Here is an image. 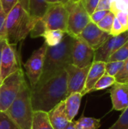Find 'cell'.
<instances>
[{
  "label": "cell",
  "instance_id": "6da1fadb",
  "mask_svg": "<svg viewBox=\"0 0 128 129\" xmlns=\"http://www.w3.org/2000/svg\"><path fill=\"white\" fill-rule=\"evenodd\" d=\"M30 89L33 111L48 113L68 96L66 70Z\"/></svg>",
  "mask_w": 128,
  "mask_h": 129
},
{
  "label": "cell",
  "instance_id": "7a4b0ae2",
  "mask_svg": "<svg viewBox=\"0 0 128 129\" xmlns=\"http://www.w3.org/2000/svg\"><path fill=\"white\" fill-rule=\"evenodd\" d=\"M38 19L32 16L17 2L7 14L0 39L9 45H16L26 38Z\"/></svg>",
  "mask_w": 128,
  "mask_h": 129
},
{
  "label": "cell",
  "instance_id": "3957f363",
  "mask_svg": "<svg viewBox=\"0 0 128 129\" xmlns=\"http://www.w3.org/2000/svg\"><path fill=\"white\" fill-rule=\"evenodd\" d=\"M75 37L66 33L63 41L57 45L47 48L44 67L38 84H41L60 72L65 70L69 64H72V49Z\"/></svg>",
  "mask_w": 128,
  "mask_h": 129
},
{
  "label": "cell",
  "instance_id": "277c9868",
  "mask_svg": "<svg viewBox=\"0 0 128 129\" xmlns=\"http://www.w3.org/2000/svg\"><path fill=\"white\" fill-rule=\"evenodd\" d=\"M30 86L25 81L5 113L21 129H31L34 111L31 102Z\"/></svg>",
  "mask_w": 128,
  "mask_h": 129
},
{
  "label": "cell",
  "instance_id": "5b68a950",
  "mask_svg": "<svg viewBox=\"0 0 128 129\" xmlns=\"http://www.w3.org/2000/svg\"><path fill=\"white\" fill-rule=\"evenodd\" d=\"M24 73L20 68L6 77L0 85V111L5 112L17 98L23 83Z\"/></svg>",
  "mask_w": 128,
  "mask_h": 129
},
{
  "label": "cell",
  "instance_id": "8992f818",
  "mask_svg": "<svg viewBox=\"0 0 128 129\" xmlns=\"http://www.w3.org/2000/svg\"><path fill=\"white\" fill-rule=\"evenodd\" d=\"M65 6L69 13L66 33L72 37H78L91 22L90 15L86 11L81 1L70 0Z\"/></svg>",
  "mask_w": 128,
  "mask_h": 129
},
{
  "label": "cell",
  "instance_id": "52a82bcc",
  "mask_svg": "<svg viewBox=\"0 0 128 129\" xmlns=\"http://www.w3.org/2000/svg\"><path fill=\"white\" fill-rule=\"evenodd\" d=\"M68 16L69 13L65 5L62 2H56L49 4L45 14L41 19L46 30L58 29L66 33Z\"/></svg>",
  "mask_w": 128,
  "mask_h": 129
},
{
  "label": "cell",
  "instance_id": "ba28073f",
  "mask_svg": "<svg viewBox=\"0 0 128 129\" xmlns=\"http://www.w3.org/2000/svg\"><path fill=\"white\" fill-rule=\"evenodd\" d=\"M47 48L48 45L44 43L39 48L32 52L24 64L26 74L30 82V88H34L41 78Z\"/></svg>",
  "mask_w": 128,
  "mask_h": 129
},
{
  "label": "cell",
  "instance_id": "9c48e42d",
  "mask_svg": "<svg viewBox=\"0 0 128 129\" xmlns=\"http://www.w3.org/2000/svg\"><path fill=\"white\" fill-rule=\"evenodd\" d=\"M21 67L18 54L16 50V45H9L5 42L2 54L0 82H2L6 77L15 73Z\"/></svg>",
  "mask_w": 128,
  "mask_h": 129
},
{
  "label": "cell",
  "instance_id": "30bf717a",
  "mask_svg": "<svg viewBox=\"0 0 128 129\" xmlns=\"http://www.w3.org/2000/svg\"><path fill=\"white\" fill-rule=\"evenodd\" d=\"M128 41V30L124 31L118 36H111L108 39L94 51V61H101L107 63L110 57L124 44Z\"/></svg>",
  "mask_w": 128,
  "mask_h": 129
},
{
  "label": "cell",
  "instance_id": "8fae6325",
  "mask_svg": "<svg viewBox=\"0 0 128 129\" xmlns=\"http://www.w3.org/2000/svg\"><path fill=\"white\" fill-rule=\"evenodd\" d=\"M94 51L81 39L75 37L72 49V65L78 68L91 67L94 62Z\"/></svg>",
  "mask_w": 128,
  "mask_h": 129
},
{
  "label": "cell",
  "instance_id": "7c38bea8",
  "mask_svg": "<svg viewBox=\"0 0 128 129\" xmlns=\"http://www.w3.org/2000/svg\"><path fill=\"white\" fill-rule=\"evenodd\" d=\"M90 67L78 68L69 64L65 69L67 74V94L81 93L83 91Z\"/></svg>",
  "mask_w": 128,
  "mask_h": 129
},
{
  "label": "cell",
  "instance_id": "4fadbf2b",
  "mask_svg": "<svg viewBox=\"0 0 128 129\" xmlns=\"http://www.w3.org/2000/svg\"><path fill=\"white\" fill-rule=\"evenodd\" d=\"M110 36V34L100 29L96 23L90 22L78 36L96 51Z\"/></svg>",
  "mask_w": 128,
  "mask_h": 129
},
{
  "label": "cell",
  "instance_id": "5bb4252c",
  "mask_svg": "<svg viewBox=\"0 0 128 129\" xmlns=\"http://www.w3.org/2000/svg\"><path fill=\"white\" fill-rule=\"evenodd\" d=\"M112 109L124 111L128 108V83L115 82L110 89Z\"/></svg>",
  "mask_w": 128,
  "mask_h": 129
},
{
  "label": "cell",
  "instance_id": "9a60e30c",
  "mask_svg": "<svg viewBox=\"0 0 128 129\" xmlns=\"http://www.w3.org/2000/svg\"><path fill=\"white\" fill-rule=\"evenodd\" d=\"M105 66L106 63L101 61H94L92 63L88 73L84 90L81 92L82 96L91 93L92 88L97 82V81L106 73Z\"/></svg>",
  "mask_w": 128,
  "mask_h": 129
},
{
  "label": "cell",
  "instance_id": "2e32d148",
  "mask_svg": "<svg viewBox=\"0 0 128 129\" xmlns=\"http://www.w3.org/2000/svg\"><path fill=\"white\" fill-rule=\"evenodd\" d=\"M50 122L54 129H65L71 122L66 115L64 101L48 113Z\"/></svg>",
  "mask_w": 128,
  "mask_h": 129
},
{
  "label": "cell",
  "instance_id": "e0dca14e",
  "mask_svg": "<svg viewBox=\"0 0 128 129\" xmlns=\"http://www.w3.org/2000/svg\"><path fill=\"white\" fill-rule=\"evenodd\" d=\"M82 95L81 93H73L67 96L64 100L65 110L67 117L70 122H72L74 118L78 113Z\"/></svg>",
  "mask_w": 128,
  "mask_h": 129
},
{
  "label": "cell",
  "instance_id": "ac0fdd59",
  "mask_svg": "<svg viewBox=\"0 0 128 129\" xmlns=\"http://www.w3.org/2000/svg\"><path fill=\"white\" fill-rule=\"evenodd\" d=\"M31 129H54L53 128L48 113L34 111Z\"/></svg>",
  "mask_w": 128,
  "mask_h": 129
},
{
  "label": "cell",
  "instance_id": "d6986e66",
  "mask_svg": "<svg viewBox=\"0 0 128 129\" xmlns=\"http://www.w3.org/2000/svg\"><path fill=\"white\" fill-rule=\"evenodd\" d=\"M48 5L47 0H29V13L33 17L41 18L45 14Z\"/></svg>",
  "mask_w": 128,
  "mask_h": 129
},
{
  "label": "cell",
  "instance_id": "ffe728a7",
  "mask_svg": "<svg viewBox=\"0 0 128 129\" xmlns=\"http://www.w3.org/2000/svg\"><path fill=\"white\" fill-rule=\"evenodd\" d=\"M66 35V32L58 29L46 30L42 37L45 38V43L48 47H54L59 45L63 41Z\"/></svg>",
  "mask_w": 128,
  "mask_h": 129
},
{
  "label": "cell",
  "instance_id": "44dd1931",
  "mask_svg": "<svg viewBox=\"0 0 128 129\" xmlns=\"http://www.w3.org/2000/svg\"><path fill=\"white\" fill-rule=\"evenodd\" d=\"M101 121L99 119L92 117H81L74 122L76 129H98L101 125Z\"/></svg>",
  "mask_w": 128,
  "mask_h": 129
},
{
  "label": "cell",
  "instance_id": "7402d4cb",
  "mask_svg": "<svg viewBox=\"0 0 128 129\" xmlns=\"http://www.w3.org/2000/svg\"><path fill=\"white\" fill-rule=\"evenodd\" d=\"M115 82H116V81H115V78L114 76H109V75L105 73L97 81V82L95 84V85L94 86V88H92L91 92L103 90L109 87H112Z\"/></svg>",
  "mask_w": 128,
  "mask_h": 129
},
{
  "label": "cell",
  "instance_id": "603a6c76",
  "mask_svg": "<svg viewBox=\"0 0 128 129\" xmlns=\"http://www.w3.org/2000/svg\"><path fill=\"white\" fill-rule=\"evenodd\" d=\"M115 18V14L112 13V11H109L108 14L98 23H97V25L100 29L110 34V31H111Z\"/></svg>",
  "mask_w": 128,
  "mask_h": 129
},
{
  "label": "cell",
  "instance_id": "cb8c5ba5",
  "mask_svg": "<svg viewBox=\"0 0 128 129\" xmlns=\"http://www.w3.org/2000/svg\"><path fill=\"white\" fill-rule=\"evenodd\" d=\"M128 58V41L119 48L109 58V61H124Z\"/></svg>",
  "mask_w": 128,
  "mask_h": 129
},
{
  "label": "cell",
  "instance_id": "d4e9b609",
  "mask_svg": "<svg viewBox=\"0 0 128 129\" xmlns=\"http://www.w3.org/2000/svg\"><path fill=\"white\" fill-rule=\"evenodd\" d=\"M0 129H21L5 112L0 111Z\"/></svg>",
  "mask_w": 128,
  "mask_h": 129
},
{
  "label": "cell",
  "instance_id": "484cf974",
  "mask_svg": "<svg viewBox=\"0 0 128 129\" xmlns=\"http://www.w3.org/2000/svg\"><path fill=\"white\" fill-rule=\"evenodd\" d=\"M124 61H108L106 63V73L115 77L118 72L121 70Z\"/></svg>",
  "mask_w": 128,
  "mask_h": 129
},
{
  "label": "cell",
  "instance_id": "4316f807",
  "mask_svg": "<svg viewBox=\"0 0 128 129\" xmlns=\"http://www.w3.org/2000/svg\"><path fill=\"white\" fill-rule=\"evenodd\" d=\"M109 129H128V108L123 111L115 123Z\"/></svg>",
  "mask_w": 128,
  "mask_h": 129
},
{
  "label": "cell",
  "instance_id": "83f0119b",
  "mask_svg": "<svg viewBox=\"0 0 128 129\" xmlns=\"http://www.w3.org/2000/svg\"><path fill=\"white\" fill-rule=\"evenodd\" d=\"M45 31H46L45 26L44 23L42 22L41 19L40 18L38 20V21L35 24L33 29H32V31L30 32L29 34L32 38H37V37L43 36Z\"/></svg>",
  "mask_w": 128,
  "mask_h": 129
},
{
  "label": "cell",
  "instance_id": "f1b7e54d",
  "mask_svg": "<svg viewBox=\"0 0 128 129\" xmlns=\"http://www.w3.org/2000/svg\"><path fill=\"white\" fill-rule=\"evenodd\" d=\"M116 82L119 83H128V58L124 60V65L121 70L115 76Z\"/></svg>",
  "mask_w": 128,
  "mask_h": 129
},
{
  "label": "cell",
  "instance_id": "f546056e",
  "mask_svg": "<svg viewBox=\"0 0 128 129\" xmlns=\"http://www.w3.org/2000/svg\"><path fill=\"white\" fill-rule=\"evenodd\" d=\"M86 11L89 15L92 14L97 9L100 0H81Z\"/></svg>",
  "mask_w": 128,
  "mask_h": 129
},
{
  "label": "cell",
  "instance_id": "4dcf8cb0",
  "mask_svg": "<svg viewBox=\"0 0 128 129\" xmlns=\"http://www.w3.org/2000/svg\"><path fill=\"white\" fill-rule=\"evenodd\" d=\"M110 11H106V10H96L92 14L90 15L91 21L94 23H98Z\"/></svg>",
  "mask_w": 128,
  "mask_h": 129
},
{
  "label": "cell",
  "instance_id": "1f68e13d",
  "mask_svg": "<svg viewBox=\"0 0 128 129\" xmlns=\"http://www.w3.org/2000/svg\"><path fill=\"white\" fill-rule=\"evenodd\" d=\"M115 15L122 25L125 31L128 30V11H118Z\"/></svg>",
  "mask_w": 128,
  "mask_h": 129
},
{
  "label": "cell",
  "instance_id": "d6a6232c",
  "mask_svg": "<svg viewBox=\"0 0 128 129\" xmlns=\"http://www.w3.org/2000/svg\"><path fill=\"white\" fill-rule=\"evenodd\" d=\"M124 31L125 30L124 29L122 25L120 23V22L118 21V20L115 17V20H114V22H113V24H112L111 31H110V35L111 36H118L121 33H124Z\"/></svg>",
  "mask_w": 128,
  "mask_h": 129
},
{
  "label": "cell",
  "instance_id": "836d02e7",
  "mask_svg": "<svg viewBox=\"0 0 128 129\" xmlns=\"http://www.w3.org/2000/svg\"><path fill=\"white\" fill-rule=\"evenodd\" d=\"M18 2V0H0V3L4 12L8 14L11 10Z\"/></svg>",
  "mask_w": 128,
  "mask_h": 129
},
{
  "label": "cell",
  "instance_id": "e575fe53",
  "mask_svg": "<svg viewBox=\"0 0 128 129\" xmlns=\"http://www.w3.org/2000/svg\"><path fill=\"white\" fill-rule=\"evenodd\" d=\"M110 4H111L110 0H100L96 10L110 11Z\"/></svg>",
  "mask_w": 128,
  "mask_h": 129
},
{
  "label": "cell",
  "instance_id": "d590c367",
  "mask_svg": "<svg viewBox=\"0 0 128 129\" xmlns=\"http://www.w3.org/2000/svg\"><path fill=\"white\" fill-rule=\"evenodd\" d=\"M6 17H7V14L4 12V11H3V9L2 8L1 3H0V34H1L2 29H3L5 22V20H6Z\"/></svg>",
  "mask_w": 128,
  "mask_h": 129
},
{
  "label": "cell",
  "instance_id": "8d00e7d4",
  "mask_svg": "<svg viewBox=\"0 0 128 129\" xmlns=\"http://www.w3.org/2000/svg\"><path fill=\"white\" fill-rule=\"evenodd\" d=\"M18 2L21 5V6L29 12V0H18Z\"/></svg>",
  "mask_w": 128,
  "mask_h": 129
},
{
  "label": "cell",
  "instance_id": "74e56055",
  "mask_svg": "<svg viewBox=\"0 0 128 129\" xmlns=\"http://www.w3.org/2000/svg\"><path fill=\"white\" fill-rule=\"evenodd\" d=\"M5 43V40H1L0 39V67H1V60H2V49L4 47V45Z\"/></svg>",
  "mask_w": 128,
  "mask_h": 129
},
{
  "label": "cell",
  "instance_id": "f35d334b",
  "mask_svg": "<svg viewBox=\"0 0 128 129\" xmlns=\"http://www.w3.org/2000/svg\"><path fill=\"white\" fill-rule=\"evenodd\" d=\"M65 129H76V128L75 127V125H74V121L71 122Z\"/></svg>",
  "mask_w": 128,
  "mask_h": 129
},
{
  "label": "cell",
  "instance_id": "ab89813d",
  "mask_svg": "<svg viewBox=\"0 0 128 129\" xmlns=\"http://www.w3.org/2000/svg\"><path fill=\"white\" fill-rule=\"evenodd\" d=\"M47 2L48 4L56 3V2H60V0H47Z\"/></svg>",
  "mask_w": 128,
  "mask_h": 129
},
{
  "label": "cell",
  "instance_id": "60d3db41",
  "mask_svg": "<svg viewBox=\"0 0 128 129\" xmlns=\"http://www.w3.org/2000/svg\"><path fill=\"white\" fill-rule=\"evenodd\" d=\"M121 2H123L126 6H127L128 7V0H120Z\"/></svg>",
  "mask_w": 128,
  "mask_h": 129
},
{
  "label": "cell",
  "instance_id": "b9f144b4",
  "mask_svg": "<svg viewBox=\"0 0 128 129\" xmlns=\"http://www.w3.org/2000/svg\"><path fill=\"white\" fill-rule=\"evenodd\" d=\"M69 1H70V0H60V2H62L63 5H66V4H67Z\"/></svg>",
  "mask_w": 128,
  "mask_h": 129
},
{
  "label": "cell",
  "instance_id": "7bdbcfd3",
  "mask_svg": "<svg viewBox=\"0 0 128 129\" xmlns=\"http://www.w3.org/2000/svg\"><path fill=\"white\" fill-rule=\"evenodd\" d=\"M73 2H79V1H81V0H72Z\"/></svg>",
  "mask_w": 128,
  "mask_h": 129
},
{
  "label": "cell",
  "instance_id": "ee69618b",
  "mask_svg": "<svg viewBox=\"0 0 128 129\" xmlns=\"http://www.w3.org/2000/svg\"><path fill=\"white\" fill-rule=\"evenodd\" d=\"M0 85H1V82H0Z\"/></svg>",
  "mask_w": 128,
  "mask_h": 129
}]
</instances>
